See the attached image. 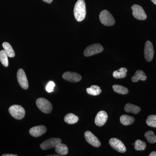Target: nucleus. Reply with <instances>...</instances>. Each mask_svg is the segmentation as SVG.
<instances>
[{
  "label": "nucleus",
  "instance_id": "nucleus-1",
  "mask_svg": "<svg viewBox=\"0 0 156 156\" xmlns=\"http://www.w3.org/2000/svg\"><path fill=\"white\" fill-rule=\"evenodd\" d=\"M86 4L84 0H78L76 3L74 9V15L75 19L78 22H81L84 20L86 17Z\"/></svg>",
  "mask_w": 156,
  "mask_h": 156
},
{
  "label": "nucleus",
  "instance_id": "nucleus-2",
  "mask_svg": "<svg viewBox=\"0 0 156 156\" xmlns=\"http://www.w3.org/2000/svg\"><path fill=\"white\" fill-rule=\"evenodd\" d=\"M99 20L102 24L106 26H112L115 23L114 18L107 10H103L100 12Z\"/></svg>",
  "mask_w": 156,
  "mask_h": 156
},
{
  "label": "nucleus",
  "instance_id": "nucleus-3",
  "mask_svg": "<svg viewBox=\"0 0 156 156\" xmlns=\"http://www.w3.org/2000/svg\"><path fill=\"white\" fill-rule=\"evenodd\" d=\"M10 114L14 119L21 120L23 119L25 115V109L19 105H13L9 108Z\"/></svg>",
  "mask_w": 156,
  "mask_h": 156
},
{
  "label": "nucleus",
  "instance_id": "nucleus-4",
  "mask_svg": "<svg viewBox=\"0 0 156 156\" xmlns=\"http://www.w3.org/2000/svg\"><path fill=\"white\" fill-rule=\"evenodd\" d=\"M37 107L40 110L46 114H50L52 111V105L49 101L43 98H38L36 101Z\"/></svg>",
  "mask_w": 156,
  "mask_h": 156
},
{
  "label": "nucleus",
  "instance_id": "nucleus-5",
  "mask_svg": "<svg viewBox=\"0 0 156 156\" xmlns=\"http://www.w3.org/2000/svg\"><path fill=\"white\" fill-rule=\"evenodd\" d=\"M103 48L99 44H95L90 45L84 51V56L86 57L92 56L98 54L103 51Z\"/></svg>",
  "mask_w": 156,
  "mask_h": 156
},
{
  "label": "nucleus",
  "instance_id": "nucleus-6",
  "mask_svg": "<svg viewBox=\"0 0 156 156\" xmlns=\"http://www.w3.org/2000/svg\"><path fill=\"white\" fill-rule=\"evenodd\" d=\"M132 14L134 18L139 20H145L147 15L145 11L141 6L139 5H134L131 7Z\"/></svg>",
  "mask_w": 156,
  "mask_h": 156
},
{
  "label": "nucleus",
  "instance_id": "nucleus-7",
  "mask_svg": "<svg viewBox=\"0 0 156 156\" xmlns=\"http://www.w3.org/2000/svg\"><path fill=\"white\" fill-rule=\"evenodd\" d=\"M61 142L60 138H51L45 140L40 144V146L43 150H47L56 147L57 144L61 143Z\"/></svg>",
  "mask_w": 156,
  "mask_h": 156
},
{
  "label": "nucleus",
  "instance_id": "nucleus-8",
  "mask_svg": "<svg viewBox=\"0 0 156 156\" xmlns=\"http://www.w3.org/2000/svg\"><path fill=\"white\" fill-rule=\"evenodd\" d=\"M110 145L114 149L119 152L124 153L126 152V148L125 144L120 140L116 138H112L109 141Z\"/></svg>",
  "mask_w": 156,
  "mask_h": 156
},
{
  "label": "nucleus",
  "instance_id": "nucleus-9",
  "mask_svg": "<svg viewBox=\"0 0 156 156\" xmlns=\"http://www.w3.org/2000/svg\"><path fill=\"white\" fill-rule=\"evenodd\" d=\"M17 79L20 86L24 89H28L29 84L27 77L25 72L23 69H20L17 73Z\"/></svg>",
  "mask_w": 156,
  "mask_h": 156
},
{
  "label": "nucleus",
  "instance_id": "nucleus-10",
  "mask_svg": "<svg viewBox=\"0 0 156 156\" xmlns=\"http://www.w3.org/2000/svg\"><path fill=\"white\" fill-rule=\"evenodd\" d=\"M85 137L87 142L95 147L101 146V142L98 138L90 131H87L85 133Z\"/></svg>",
  "mask_w": 156,
  "mask_h": 156
},
{
  "label": "nucleus",
  "instance_id": "nucleus-11",
  "mask_svg": "<svg viewBox=\"0 0 156 156\" xmlns=\"http://www.w3.org/2000/svg\"><path fill=\"white\" fill-rule=\"evenodd\" d=\"M144 57L146 61L151 62L153 58L154 50L151 42L147 41L146 42L144 50Z\"/></svg>",
  "mask_w": 156,
  "mask_h": 156
},
{
  "label": "nucleus",
  "instance_id": "nucleus-12",
  "mask_svg": "<svg viewBox=\"0 0 156 156\" xmlns=\"http://www.w3.org/2000/svg\"><path fill=\"white\" fill-rule=\"evenodd\" d=\"M62 78L66 81L71 83H77L80 82L82 77L79 74L72 72H66L62 75Z\"/></svg>",
  "mask_w": 156,
  "mask_h": 156
},
{
  "label": "nucleus",
  "instance_id": "nucleus-13",
  "mask_svg": "<svg viewBox=\"0 0 156 156\" xmlns=\"http://www.w3.org/2000/svg\"><path fill=\"white\" fill-rule=\"evenodd\" d=\"M107 114L104 111H101L98 113L95 120V125L98 126H102L106 123L108 120Z\"/></svg>",
  "mask_w": 156,
  "mask_h": 156
},
{
  "label": "nucleus",
  "instance_id": "nucleus-14",
  "mask_svg": "<svg viewBox=\"0 0 156 156\" xmlns=\"http://www.w3.org/2000/svg\"><path fill=\"white\" fill-rule=\"evenodd\" d=\"M47 131V128L44 126H35L30 128V134L34 137H39L44 134Z\"/></svg>",
  "mask_w": 156,
  "mask_h": 156
},
{
  "label": "nucleus",
  "instance_id": "nucleus-15",
  "mask_svg": "<svg viewBox=\"0 0 156 156\" xmlns=\"http://www.w3.org/2000/svg\"><path fill=\"white\" fill-rule=\"evenodd\" d=\"M147 80V76L145 73L141 70L136 71L134 76L131 78V80L134 83H136L139 80L145 81Z\"/></svg>",
  "mask_w": 156,
  "mask_h": 156
},
{
  "label": "nucleus",
  "instance_id": "nucleus-16",
  "mask_svg": "<svg viewBox=\"0 0 156 156\" xmlns=\"http://www.w3.org/2000/svg\"><path fill=\"white\" fill-rule=\"evenodd\" d=\"M55 151L59 155H66L68 153V148L67 146L61 143L56 146Z\"/></svg>",
  "mask_w": 156,
  "mask_h": 156
},
{
  "label": "nucleus",
  "instance_id": "nucleus-17",
  "mask_svg": "<svg viewBox=\"0 0 156 156\" xmlns=\"http://www.w3.org/2000/svg\"><path fill=\"white\" fill-rule=\"evenodd\" d=\"M124 109L125 111L127 112L132 113L134 114H137L141 110V109L139 107L130 103L126 104Z\"/></svg>",
  "mask_w": 156,
  "mask_h": 156
},
{
  "label": "nucleus",
  "instance_id": "nucleus-18",
  "mask_svg": "<svg viewBox=\"0 0 156 156\" xmlns=\"http://www.w3.org/2000/svg\"><path fill=\"white\" fill-rule=\"evenodd\" d=\"M120 122L124 126H129L133 124L135 121L134 117L128 115H122L120 117Z\"/></svg>",
  "mask_w": 156,
  "mask_h": 156
},
{
  "label": "nucleus",
  "instance_id": "nucleus-19",
  "mask_svg": "<svg viewBox=\"0 0 156 156\" xmlns=\"http://www.w3.org/2000/svg\"><path fill=\"white\" fill-rule=\"evenodd\" d=\"M128 70L126 68L122 67L113 73V76L115 79H122L126 77Z\"/></svg>",
  "mask_w": 156,
  "mask_h": 156
},
{
  "label": "nucleus",
  "instance_id": "nucleus-20",
  "mask_svg": "<svg viewBox=\"0 0 156 156\" xmlns=\"http://www.w3.org/2000/svg\"><path fill=\"white\" fill-rule=\"evenodd\" d=\"M64 121L67 124L72 125L77 122L79 118L75 115L73 113H69L66 115L64 117Z\"/></svg>",
  "mask_w": 156,
  "mask_h": 156
},
{
  "label": "nucleus",
  "instance_id": "nucleus-21",
  "mask_svg": "<svg viewBox=\"0 0 156 156\" xmlns=\"http://www.w3.org/2000/svg\"><path fill=\"white\" fill-rule=\"evenodd\" d=\"M87 92L89 95L96 96L101 93V90L100 87L96 85H93L89 88H87Z\"/></svg>",
  "mask_w": 156,
  "mask_h": 156
},
{
  "label": "nucleus",
  "instance_id": "nucleus-22",
  "mask_svg": "<svg viewBox=\"0 0 156 156\" xmlns=\"http://www.w3.org/2000/svg\"><path fill=\"white\" fill-rule=\"evenodd\" d=\"M4 50L5 51L8 56L13 58L15 56V52L11 47V45L8 42H4L2 44Z\"/></svg>",
  "mask_w": 156,
  "mask_h": 156
},
{
  "label": "nucleus",
  "instance_id": "nucleus-23",
  "mask_svg": "<svg viewBox=\"0 0 156 156\" xmlns=\"http://www.w3.org/2000/svg\"><path fill=\"white\" fill-rule=\"evenodd\" d=\"M112 88L114 91L118 94L126 95V94H128L129 92L128 89L127 88L123 87V86H120V85H113Z\"/></svg>",
  "mask_w": 156,
  "mask_h": 156
},
{
  "label": "nucleus",
  "instance_id": "nucleus-24",
  "mask_svg": "<svg viewBox=\"0 0 156 156\" xmlns=\"http://www.w3.org/2000/svg\"><path fill=\"white\" fill-rule=\"evenodd\" d=\"M0 61L5 67H8L9 66V60H8V56L5 51L4 50H2L0 51Z\"/></svg>",
  "mask_w": 156,
  "mask_h": 156
},
{
  "label": "nucleus",
  "instance_id": "nucleus-25",
  "mask_svg": "<svg viewBox=\"0 0 156 156\" xmlns=\"http://www.w3.org/2000/svg\"><path fill=\"white\" fill-rule=\"evenodd\" d=\"M144 136L148 142L151 144L156 143V136L152 131H149L146 132Z\"/></svg>",
  "mask_w": 156,
  "mask_h": 156
},
{
  "label": "nucleus",
  "instance_id": "nucleus-26",
  "mask_svg": "<svg viewBox=\"0 0 156 156\" xmlns=\"http://www.w3.org/2000/svg\"><path fill=\"white\" fill-rule=\"evenodd\" d=\"M146 147V144L144 141L140 140H137L134 144V149L136 151H144Z\"/></svg>",
  "mask_w": 156,
  "mask_h": 156
},
{
  "label": "nucleus",
  "instance_id": "nucleus-27",
  "mask_svg": "<svg viewBox=\"0 0 156 156\" xmlns=\"http://www.w3.org/2000/svg\"><path fill=\"white\" fill-rule=\"evenodd\" d=\"M147 124L150 127L156 128V115H151L147 117Z\"/></svg>",
  "mask_w": 156,
  "mask_h": 156
},
{
  "label": "nucleus",
  "instance_id": "nucleus-28",
  "mask_svg": "<svg viewBox=\"0 0 156 156\" xmlns=\"http://www.w3.org/2000/svg\"><path fill=\"white\" fill-rule=\"evenodd\" d=\"M55 86V84L53 81H50L46 86V91L48 92H51L54 91V88Z\"/></svg>",
  "mask_w": 156,
  "mask_h": 156
},
{
  "label": "nucleus",
  "instance_id": "nucleus-29",
  "mask_svg": "<svg viewBox=\"0 0 156 156\" xmlns=\"http://www.w3.org/2000/svg\"><path fill=\"white\" fill-rule=\"evenodd\" d=\"M42 1H44L45 2L48 3V4H50V3L52 2L53 0H42Z\"/></svg>",
  "mask_w": 156,
  "mask_h": 156
},
{
  "label": "nucleus",
  "instance_id": "nucleus-30",
  "mask_svg": "<svg viewBox=\"0 0 156 156\" xmlns=\"http://www.w3.org/2000/svg\"><path fill=\"white\" fill-rule=\"evenodd\" d=\"M2 156H17V155L11 154H5Z\"/></svg>",
  "mask_w": 156,
  "mask_h": 156
},
{
  "label": "nucleus",
  "instance_id": "nucleus-31",
  "mask_svg": "<svg viewBox=\"0 0 156 156\" xmlns=\"http://www.w3.org/2000/svg\"><path fill=\"white\" fill-rule=\"evenodd\" d=\"M149 156H156V151H153L149 154Z\"/></svg>",
  "mask_w": 156,
  "mask_h": 156
},
{
  "label": "nucleus",
  "instance_id": "nucleus-32",
  "mask_svg": "<svg viewBox=\"0 0 156 156\" xmlns=\"http://www.w3.org/2000/svg\"><path fill=\"white\" fill-rule=\"evenodd\" d=\"M151 1L154 5H156V0H151Z\"/></svg>",
  "mask_w": 156,
  "mask_h": 156
},
{
  "label": "nucleus",
  "instance_id": "nucleus-33",
  "mask_svg": "<svg viewBox=\"0 0 156 156\" xmlns=\"http://www.w3.org/2000/svg\"><path fill=\"white\" fill-rule=\"evenodd\" d=\"M48 156H59V155H48Z\"/></svg>",
  "mask_w": 156,
  "mask_h": 156
}]
</instances>
